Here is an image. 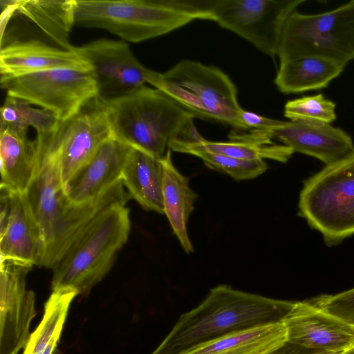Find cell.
Segmentation results:
<instances>
[{"label":"cell","instance_id":"277c9868","mask_svg":"<svg viewBox=\"0 0 354 354\" xmlns=\"http://www.w3.org/2000/svg\"><path fill=\"white\" fill-rule=\"evenodd\" d=\"M213 0H75V25L138 43L195 19H212Z\"/></svg>","mask_w":354,"mask_h":354},{"label":"cell","instance_id":"ffe728a7","mask_svg":"<svg viewBox=\"0 0 354 354\" xmlns=\"http://www.w3.org/2000/svg\"><path fill=\"white\" fill-rule=\"evenodd\" d=\"M230 137L232 141L229 142L209 141L203 138L198 141L176 138L169 142V149L187 154L204 151L241 160L270 159L281 162L288 161L295 153L291 148L284 145L251 138L246 134L234 133Z\"/></svg>","mask_w":354,"mask_h":354},{"label":"cell","instance_id":"83f0119b","mask_svg":"<svg viewBox=\"0 0 354 354\" xmlns=\"http://www.w3.org/2000/svg\"><path fill=\"white\" fill-rule=\"evenodd\" d=\"M335 107L333 101L319 93L288 100L283 113L290 121L331 124L337 118Z\"/></svg>","mask_w":354,"mask_h":354},{"label":"cell","instance_id":"4dcf8cb0","mask_svg":"<svg viewBox=\"0 0 354 354\" xmlns=\"http://www.w3.org/2000/svg\"><path fill=\"white\" fill-rule=\"evenodd\" d=\"M239 119L243 129L265 131L270 130L282 123V120H274L241 109Z\"/></svg>","mask_w":354,"mask_h":354},{"label":"cell","instance_id":"d6986e66","mask_svg":"<svg viewBox=\"0 0 354 354\" xmlns=\"http://www.w3.org/2000/svg\"><path fill=\"white\" fill-rule=\"evenodd\" d=\"M27 133L0 126L1 189L25 193L35 176L36 147Z\"/></svg>","mask_w":354,"mask_h":354},{"label":"cell","instance_id":"cb8c5ba5","mask_svg":"<svg viewBox=\"0 0 354 354\" xmlns=\"http://www.w3.org/2000/svg\"><path fill=\"white\" fill-rule=\"evenodd\" d=\"M345 66L317 57L293 58L280 62L274 84L284 94L321 90L339 76Z\"/></svg>","mask_w":354,"mask_h":354},{"label":"cell","instance_id":"9a60e30c","mask_svg":"<svg viewBox=\"0 0 354 354\" xmlns=\"http://www.w3.org/2000/svg\"><path fill=\"white\" fill-rule=\"evenodd\" d=\"M282 322L287 342L306 348L339 353L354 344V324L311 301H295Z\"/></svg>","mask_w":354,"mask_h":354},{"label":"cell","instance_id":"2e32d148","mask_svg":"<svg viewBox=\"0 0 354 354\" xmlns=\"http://www.w3.org/2000/svg\"><path fill=\"white\" fill-rule=\"evenodd\" d=\"M260 139H275L294 152L315 158L325 166L334 164L354 152L351 136L331 124L305 121H283L268 131L251 130Z\"/></svg>","mask_w":354,"mask_h":354},{"label":"cell","instance_id":"d4e9b609","mask_svg":"<svg viewBox=\"0 0 354 354\" xmlns=\"http://www.w3.org/2000/svg\"><path fill=\"white\" fill-rule=\"evenodd\" d=\"M75 0H16V12L34 24L58 47L73 50L69 41L75 26Z\"/></svg>","mask_w":354,"mask_h":354},{"label":"cell","instance_id":"603a6c76","mask_svg":"<svg viewBox=\"0 0 354 354\" xmlns=\"http://www.w3.org/2000/svg\"><path fill=\"white\" fill-rule=\"evenodd\" d=\"M286 342V327L278 322L241 330L182 354H270Z\"/></svg>","mask_w":354,"mask_h":354},{"label":"cell","instance_id":"ba28073f","mask_svg":"<svg viewBox=\"0 0 354 354\" xmlns=\"http://www.w3.org/2000/svg\"><path fill=\"white\" fill-rule=\"evenodd\" d=\"M277 55L280 62L312 56L346 66L354 60V0L319 14L292 12L283 28Z\"/></svg>","mask_w":354,"mask_h":354},{"label":"cell","instance_id":"ac0fdd59","mask_svg":"<svg viewBox=\"0 0 354 354\" xmlns=\"http://www.w3.org/2000/svg\"><path fill=\"white\" fill-rule=\"evenodd\" d=\"M59 68L93 71L88 60L75 50L55 47L37 39L14 40L1 46V78Z\"/></svg>","mask_w":354,"mask_h":354},{"label":"cell","instance_id":"6da1fadb","mask_svg":"<svg viewBox=\"0 0 354 354\" xmlns=\"http://www.w3.org/2000/svg\"><path fill=\"white\" fill-rule=\"evenodd\" d=\"M37 166L26 195L41 229L44 254L41 266L53 269L82 230L112 203L127 201L122 182L97 198L74 203L66 196L59 159L42 143L34 140Z\"/></svg>","mask_w":354,"mask_h":354},{"label":"cell","instance_id":"7c38bea8","mask_svg":"<svg viewBox=\"0 0 354 354\" xmlns=\"http://www.w3.org/2000/svg\"><path fill=\"white\" fill-rule=\"evenodd\" d=\"M73 50L93 68L97 97L104 102L124 96L144 86L153 85L160 73L144 66L124 41L100 39Z\"/></svg>","mask_w":354,"mask_h":354},{"label":"cell","instance_id":"e0dca14e","mask_svg":"<svg viewBox=\"0 0 354 354\" xmlns=\"http://www.w3.org/2000/svg\"><path fill=\"white\" fill-rule=\"evenodd\" d=\"M133 149L113 138L106 141L64 186L68 199L74 203L92 201L122 182Z\"/></svg>","mask_w":354,"mask_h":354},{"label":"cell","instance_id":"44dd1931","mask_svg":"<svg viewBox=\"0 0 354 354\" xmlns=\"http://www.w3.org/2000/svg\"><path fill=\"white\" fill-rule=\"evenodd\" d=\"M163 168L162 200L166 215L174 234L186 253L194 251L187 233V221L194 210L197 194L191 189L189 178L176 168L169 149L160 159Z\"/></svg>","mask_w":354,"mask_h":354},{"label":"cell","instance_id":"5b68a950","mask_svg":"<svg viewBox=\"0 0 354 354\" xmlns=\"http://www.w3.org/2000/svg\"><path fill=\"white\" fill-rule=\"evenodd\" d=\"M126 203L111 204L82 230L53 269L52 290L71 288L85 296L109 272L130 232Z\"/></svg>","mask_w":354,"mask_h":354},{"label":"cell","instance_id":"f1b7e54d","mask_svg":"<svg viewBox=\"0 0 354 354\" xmlns=\"http://www.w3.org/2000/svg\"><path fill=\"white\" fill-rule=\"evenodd\" d=\"M191 155L201 159L207 167L224 172L236 180L256 178L268 169L263 160H241L204 151H194Z\"/></svg>","mask_w":354,"mask_h":354},{"label":"cell","instance_id":"d6a6232c","mask_svg":"<svg viewBox=\"0 0 354 354\" xmlns=\"http://www.w3.org/2000/svg\"><path fill=\"white\" fill-rule=\"evenodd\" d=\"M61 335L55 336L48 344L42 354H53Z\"/></svg>","mask_w":354,"mask_h":354},{"label":"cell","instance_id":"5bb4252c","mask_svg":"<svg viewBox=\"0 0 354 354\" xmlns=\"http://www.w3.org/2000/svg\"><path fill=\"white\" fill-rule=\"evenodd\" d=\"M0 218L1 261L40 266L44 254L42 234L26 193L1 188Z\"/></svg>","mask_w":354,"mask_h":354},{"label":"cell","instance_id":"3957f363","mask_svg":"<svg viewBox=\"0 0 354 354\" xmlns=\"http://www.w3.org/2000/svg\"><path fill=\"white\" fill-rule=\"evenodd\" d=\"M104 104L113 138L156 158L165 155L174 139L202 138L194 117L158 88L144 86Z\"/></svg>","mask_w":354,"mask_h":354},{"label":"cell","instance_id":"52a82bcc","mask_svg":"<svg viewBox=\"0 0 354 354\" xmlns=\"http://www.w3.org/2000/svg\"><path fill=\"white\" fill-rule=\"evenodd\" d=\"M194 117L227 124L243 129L239 119L242 109L237 90L221 69L199 62L182 60L160 73L153 86Z\"/></svg>","mask_w":354,"mask_h":354},{"label":"cell","instance_id":"1f68e13d","mask_svg":"<svg viewBox=\"0 0 354 354\" xmlns=\"http://www.w3.org/2000/svg\"><path fill=\"white\" fill-rule=\"evenodd\" d=\"M340 353V352H339ZM339 353L306 348L289 342L270 354H338Z\"/></svg>","mask_w":354,"mask_h":354},{"label":"cell","instance_id":"7a4b0ae2","mask_svg":"<svg viewBox=\"0 0 354 354\" xmlns=\"http://www.w3.org/2000/svg\"><path fill=\"white\" fill-rule=\"evenodd\" d=\"M294 304L218 285L198 306L180 315L151 354H182L241 330L282 322Z\"/></svg>","mask_w":354,"mask_h":354},{"label":"cell","instance_id":"9c48e42d","mask_svg":"<svg viewBox=\"0 0 354 354\" xmlns=\"http://www.w3.org/2000/svg\"><path fill=\"white\" fill-rule=\"evenodd\" d=\"M8 96L24 100L52 112L59 120L77 114L97 97L93 71L52 69L10 78H0Z\"/></svg>","mask_w":354,"mask_h":354},{"label":"cell","instance_id":"30bf717a","mask_svg":"<svg viewBox=\"0 0 354 354\" xmlns=\"http://www.w3.org/2000/svg\"><path fill=\"white\" fill-rule=\"evenodd\" d=\"M111 138L104 102L95 97L73 117L59 120L51 130L37 133L35 139L57 156L64 187Z\"/></svg>","mask_w":354,"mask_h":354},{"label":"cell","instance_id":"4fadbf2b","mask_svg":"<svg viewBox=\"0 0 354 354\" xmlns=\"http://www.w3.org/2000/svg\"><path fill=\"white\" fill-rule=\"evenodd\" d=\"M31 268L12 261L0 263V354H17L29 339L36 315L35 293L26 288Z\"/></svg>","mask_w":354,"mask_h":354},{"label":"cell","instance_id":"8fae6325","mask_svg":"<svg viewBox=\"0 0 354 354\" xmlns=\"http://www.w3.org/2000/svg\"><path fill=\"white\" fill-rule=\"evenodd\" d=\"M306 0H214L212 21L274 58L284 25Z\"/></svg>","mask_w":354,"mask_h":354},{"label":"cell","instance_id":"f546056e","mask_svg":"<svg viewBox=\"0 0 354 354\" xmlns=\"http://www.w3.org/2000/svg\"><path fill=\"white\" fill-rule=\"evenodd\" d=\"M310 301L325 310L354 324V287L335 295H320Z\"/></svg>","mask_w":354,"mask_h":354},{"label":"cell","instance_id":"484cf974","mask_svg":"<svg viewBox=\"0 0 354 354\" xmlns=\"http://www.w3.org/2000/svg\"><path fill=\"white\" fill-rule=\"evenodd\" d=\"M77 295L71 288L52 290L45 303L43 317L30 334L23 354H42L50 341L61 335L71 303Z\"/></svg>","mask_w":354,"mask_h":354},{"label":"cell","instance_id":"836d02e7","mask_svg":"<svg viewBox=\"0 0 354 354\" xmlns=\"http://www.w3.org/2000/svg\"><path fill=\"white\" fill-rule=\"evenodd\" d=\"M338 354H354V344Z\"/></svg>","mask_w":354,"mask_h":354},{"label":"cell","instance_id":"7402d4cb","mask_svg":"<svg viewBox=\"0 0 354 354\" xmlns=\"http://www.w3.org/2000/svg\"><path fill=\"white\" fill-rule=\"evenodd\" d=\"M160 159L133 149L123 170L122 183L129 196L143 209L162 214L163 168Z\"/></svg>","mask_w":354,"mask_h":354},{"label":"cell","instance_id":"4316f807","mask_svg":"<svg viewBox=\"0 0 354 354\" xmlns=\"http://www.w3.org/2000/svg\"><path fill=\"white\" fill-rule=\"evenodd\" d=\"M59 120L50 111L37 109L29 102L6 95L1 107L0 126H5L20 131H28L34 128L37 133L51 130Z\"/></svg>","mask_w":354,"mask_h":354},{"label":"cell","instance_id":"8992f818","mask_svg":"<svg viewBox=\"0 0 354 354\" xmlns=\"http://www.w3.org/2000/svg\"><path fill=\"white\" fill-rule=\"evenodd\" d=\"M298 215L322 234L328 246L354 234V152L304 182Z\"/></svg>","mask_w":354,"mask_h":354}]
</instances>
